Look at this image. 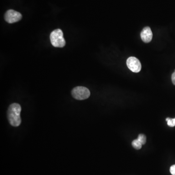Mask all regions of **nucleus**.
<instances>
[{
	"instance_id": "obj_1",
	"label": "nucleus",
	"mask_w": 175,
	"mask_h": 175,
	"mask_svg": "<svg viewBox=\"0 0 175 175\" xmlns=\"http://www.w3.org/2000/svg\"><path fill=\"white\" fill-rule=\"evenodd\" d=\"M21 107L17 103H13L9 106L7 116L9 123L13 127H18L21 124Z\"/></svg>"
},
{
	"instance_id": "obj_2",
	"label": "nucleus",
	"mask_w": 175,
	"mask_h": 175,
	"mask_svg": "<svg viewBox=\"0 0 175 175\" xmlns=\"http://www.w3.org/2000/svg\"><path fill=\"white\" fill-rule=\"evenodd\" d=\"M50 39L51 44L55 47H63L66 44L63 32L60 29H56L51 32Z\"/></svg>"
},
{
	"instance_id": "obj_3",
	"label": "nucleus",
	"mask_w": 175,
	"mask_h": 175,
	"mask_svg": "<svg viewBox=\"0 0 175 175\" xmlns=\"http://www.w3.org/2000/svg\"><path fill=\"white\" fill-rule=\"evenodd\" d=\"M71 94L73 98L78 100H83L88 98L91 95L89 89L82 86L75 87L71 92Z\"/></svg>"
},
{
	"instance_id": "obj_4",
	"label": "nucleus",
	"mask_w": 175,
	"mask_h": 175,
	"mask_svg": "<svg viewBox=\"0 0 175 175\" xmlns=\"http://www.w3.org/2000/svg\"><path fill=\"white\" fill-rule=\"evenodd\" d=\"M22 15L19 12L10 9L8 10L5 14V20L9 24H13L21 20Z\"/></svg>"
},
{
	"instance_id": "obj_5",
	"label": "nucleus",
	"mask_w": 175,
	"mask_h": 175,
	"mask_svg": "<svg viewBox=\"0 0 175 175\" xmlns=\"http://www.w3.org/2000/svg\"><path fill=\"white\" fill-rule=\"evenodd\" d=\"M127 65L128 68L134 73H139L142 68L141 62L136 57H129L127 60Z\"/></svg>"
},
{
	"instance_id": "obj_6",
	"label": "nucleus",
	"mask_w": 175,
	"mask_h": 175,
	"mask_svg": "<svg viewBox=\"0 0 175 175\" xmlns=\"http://www.w3.org/2000/svg\"><path fill=\"white\" fill-rule=\"evenodd\" d=\"M141 37L142 41L145 43H148L151 41L153 34L149 27H145L141 33Z\"/></svg>"
},
{
	"instance_id": "obj_7",
	"label": "nucleus",
	"mask_w": 175,
	"mask_h": 175,
	"mask_svg": "<svg viewBox=\"0 0 175 175\" xmlns=\"http://www.w3.org/2000/svg\"><path fill=\"white\" fill-rule=\"evenodd\" d=\"M132 145L134 148L136 149H140L143 145L142 144L139 142L138 139L133 140V142H132Z\"/></svg>"
},
{
	"instance_id": "obj_8",
	"label": "nucleus",
	"mask_w": 175,
	"mask_h": 175,
	"mask_svg": "<svg viewBox=\"0 0 175 175\" xmlns=\"http://www.w3.org/2000/svg\"><path fill=\"white\" fill-rule=\"evenodd\" d=\"M137 139L139 140V142L142 144V145L145 144V143H146L147 139H146V137L144 134H140L138 136V139Z\"/></svg>"
},
{
	"instance_id": "obj_9",
	"label": "nucleus",
	"mask_w": 175,
	"mask_h": 175,
	"mask_svg": "<svg viewBox=\"0 0 175 175\" xmlns=\"http://www.w3.org/2000/svg\"><path fill=\"white\" fill-rule=\"evenodd\" d=\"M166 121L167 122V125L170 127H174L175 126V118L171 119L170 118H167Z\"/></svg>"
},
{
	"instance_id": "obj_10",
	"label": "nucleus",
	"mask_w": 175,
	"mask_h": 175,
	"mask_svg": "<svg viewBox=\"0 0 175 175\" xmlns=\"http://www.w3.org/2000/svg\"><path fill=\"white\" fill-rule=\"evenodd\" d=\"M170 171L172 175H175V164L171 167L170 169Z\"/></svg>"
},
{
	"instance_id": "obj_11",
	"label": "nucleus",
	"mask_w": 175,
	"mask_h": 175,
	"mask_svg": "<svg viewBox=\"0 0 175 175\" xmlns=\"http://www.w3.org/2000/svg\"><path fill=\"white\" fill-rule=\"evenodd\" d=\"M172 81L173 83L175 85V71L173 73L172 75Z\"/></svg>"
}]
</instances>
